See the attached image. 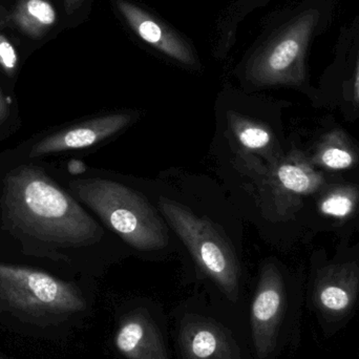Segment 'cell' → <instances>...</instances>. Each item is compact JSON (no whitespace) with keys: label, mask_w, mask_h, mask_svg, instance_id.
I'll return each instance as SVG.
<instances>
[{"label":"cell","mask_w":359,"mask_h":359,"mask_svg":"<svg viewBox=\"0 0 359 359\" xmlns=\"http://www.w3.org/2000/svg\"><path fill=\"white\" fill-rule=\"evenodd\" d=\"M278 179L286 189L297 194L307 191L311 183L305 170L293 164L280 166L278 170Z\"/></svg>","instance_id":"obj_12"},{"label":"cell","mask_w":359,"mask_h":359,"mask_svg":"<svg viewBox=\"0 0 359 359\" xmlns=\"http://www.w3.org/2000/svg\"><path fill=\"white\" fill-rule=\"evenodd\" d=\"M180 347L185 359H241L233 337L223 326L204 316L189 314L180 328Z\"/></svg>","instance_id":"obj_7"},{"label":"cell","mask_w":359,"mask_h":359,"mask_svg":"<svg viewBox=\"0 0 359 359\" xmlns=\"http://www.w3.org/2000/svg\"><path fill=\"white\" fill-rule=\"evenodd\" d=\"M159 207L196 265L219 286L228 299L236 302L240 289V263L231 242L219 226L170 198H160Z\"/></svg>","instance_id":"obj_4"},{"label":"cell","mask_w":359,"mask_h":359,"mask_svg":"<svg viewBox=\"0 0 359 359\" xmlns=\"http://www.w3.org/2000/svg\"><path fill=\"white\" fill-rule=\"evenodd\" d=\"M230 130L243 151H261L269 147L271 135L257 122L240 114L230 111L228 114Z\"/></svg>","instance_id":"obj_11"},{"label":"cell","mask_w":359,"mask_h":359,"mask_svg":"<svg viewBox=\"0 0 359 359\" xmlns=\"http://www.w3.org/2000/svg\"><path fill=\"white\" fill-rule=\"evenodd\" d=\"M323 162L332 170H345L353 163V158L343 149H329L323 155Z\"/></svg>","instance_id":"obj_15"},{"label":"cell","mask_w":359,"mask_h":359,"mask_svg":"<svg viewBox=\"0 0 359 359\" xmlns=\"http://www.w3.org/2000/svg\"><path fill=\"white\" fill-rule=\"evenodd\" d=\"M21 31L33 38H39L57 20L54 6L46 0H21L13 14Z\"/></svg>","instance_id":"obj_10"},{"label":"cell","mask_w":359,"mask_h":359,"mask_svg":"<svg viewBox=\"0 0 359 359\" xmlns=\"http://www.w3.org/2000/svg\"><path fill=\"white\" fill-rule=\"evenodd\" d=\"M132 120V114L124 111L93 118L40 139L29 147L27 156L38 158L88 149L121 132Z\"/></svg>","instance_id":"obj_6"},{"label":"cell","mask_w":359,"mask_h":359,"mask_svg":"<svg viewBox=\"0 0 359 359\" xmlns=\"http://www.w3.org/2000/svg\"><path fill=\"white\" fill-rule=\"evenodd\" d=\"M81 1L82 0H65V10H67V14L71 15Z\"/></svg>","instance_id":"obj_17"},{"label":"cell","mask_w":359,"mask_h":359,"mask_svg":"<svg viewBox=\"0 0 359 359\" xmlns=\"http://www.w3.org/2000/svg\"><path fill=\"white\" fill-rule=\"evenodd\" d=\"M8 101H6V97L4 96L1 90H0V121H4L6 116H8Z\"/></svg>","instance_id":"obj_16"},{"label":"cell","mask_w":359,"mask_h":359,"mask_svg":"<svg viewBox=\"0 0 359 359\" xmlns=\"http://www.w3.org/2000/svg\"><path fill=\"white\" fill-rule=\"evenodd\" d=\"M74 194L130 247L154 251L168 245L165 223L141 192L119 182L86 179L71 184Z\"/></svg>","instance_id":"obj_2"},{"label":"cell","mask_w":359,"mask_h":359,"mask_svg":"<svg viewBox=\"0 0 359 359\" xmlns=\"http://www.w3.org/2000/svg\"><path fill=\"white\" fill-rule=\"evenodd\" d=\"M299 314L291 312L284 282L273 267L262 271L251 306V332L259 359L276 355L280 344L299 322Z\"/></svg>","instance_id":"obj_5"},{"label":"cell","mask_w":359,"mask_h":359,"mask_svg":"<svg viewBox=\"0 0 359 359\" xmlns=\"http://www.w3.org/2000/svg\"><path fill=\"white\" fill-rule=\"evenodd\" d=\"M115 345L128 359H170L163 337L145 310H136L121 320Z\"/></svg>","instance_id":"obj_8"},{"label":"cell","mask_w":359,"mask_h":359,"mask_svg":"<svg viewBox=\"0 0 359 359\" xmlns=\"http://www.w3.org/2000/svg\"><path fill=\"white\" fill-rule=\"evenodd\" d=\"M1 205L11 229L41 247L90 246L103 236L81 205L37 166L27 164L8 172Z\"/></svg>","instance_id":"obj_1"},{"label":"cell","mask_w":359,"mask_h":359,"mask_svg":"<svg viewBox=\"0 0 359 359\" xmlns=\"http://www.w3.org/2000/svg\"><path fill=\"white\" fill-rule=\"evenodd\" d=\"M355 95H356V98H358V100H359V71H358V77H356Z\"/></svg>","instance_id":"obj_18"},{"label":"cell","mask_w":359,"mask_h":359,"mask_svg":"<svg viewBox=\"0 0 359 359\" xmlns=\"http://www.w3.org/2000/svg\"><path fill=\"white\" fill-rule=\"evenodd\" d=\"M353 209V202L347 196L335 194L326 198L322 204V211L332 217H344L350 215Z\"/></svg>","instance_id":"obj_13"},{"label":"cell","mask_w":359,"mask_h":359,"mask_svg":"<svg viewBox=\"0 0 359 359\" xmlns=\"http://www.w3.org/2000/svg\"><path fill=\"white\" fill-rule=\"evenodd\" d=\"M116 6L130 27L145 42L184 65H192L196 63L189 46L174 32L158 22L149 13L126 0H116Z\"/></svg>","instance_id":"obj_9"},{"label":"cell","mask_w":359,"mask_h":359,"mask_svg":"<svg viewBox=\"0 0 359 359\" xmlns=\"http://www.w3.org/2000/svg\"><path fill=\"white\" fill-rule=\"evenodd\" d=\"M0 67L10 76L14 75L18 67V55L14 46L2 35H0Z\"/></svg>","instance_id":"obj_14"},{"label":"cell","mask_w":359,"mask_h":359,"mask_svg":"<svg viewBox=\"0 0 359 359\" xmlns=\"http://www.w3.org/2000/svg\"><path fill=\"white\" fill-rule=\"evenodd\" d=\"M86 302L73 283L41 270L0 263V312L34 326H56L83 311Z\"/></svg>","instance_id":"obj_3"},{"label":"cell","mask_w":359,"mask_h":359,"mask_svg":"<svg viewBox=\"0 0 359 359\" xmlns=\"http://www.w3.org/2000/svg\"><path fill=\"white\" fill-rule=\"evenodd\" d=\"M0 359H4V358H0Z\"/></svg>","instance_id":"obj_19"}]
</instances>
